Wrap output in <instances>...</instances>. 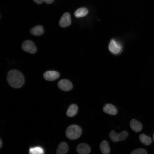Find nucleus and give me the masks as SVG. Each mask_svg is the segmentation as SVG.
Returning a JSON list of instances; mask_svg holds the SVG:
<instances>
[{
    "mask_svg": "<svg viewBox=\"0 0 154 154\" xmlns=\"http://www.w3.org/2000/svg\"><path fill=\"white\" fill-rule=\"evenodd\" d=\"M76 150L79 154H88L90 152L91 148L88 144L82 143L77 146Z\"/></svg>",
    "mask_w": 154,
    "mask_h": 154,
    "instance_id": "10",
    "label": "nucleus"
},
{
    "mask_svg": "<svg viewBox=\"0 0 154 154\" xmlns=\"http://www.w3.org/2000/svg\"><path fill=\"white\" fill-rule=\"evenodd\" d=\"M78 107L75 104H71L68 107L66 112L67 116L69 117H72L75 116L77 113Z\"/></svg>",
    "mask_w": 154,
    "mask_h": 154,
    "instance_id": "13",
    "label": "nucleus"
},
{
    "mask_svg": "<svg viewBox=\"0 0 154 154\" xmlns=\"http://www.w3.org/2000/svg\"><path fill=\"white\" fill-rule=\"evenodd\" d=\"M44 31L43 27L38 25L33 27L30 31V33L36 36H39L42 35L44 33Z\"/></svg>",
    "mask_w": 154,
    "mask_h": 154,
    "instance_id": "14",
    "label": "nucleus"
},
{
    "mask_svg": "<svg viewBox=\"0 0 154 154\" xmlns=\"http://www.w3.org/2000/svg\"><path fill=\"white\" fill-rule=\"evenodd\" d=\"M103 112L110 115H116L117 113V110L116 107L110 104H105L103 108Z\"/></svg>",
    "mask_w": 154,
    "mask_h": 154,
    "instance_id": "9",
    "label": "nucleus"
},
{
    "mask_svg": "<svg viewBox=\"0 0 154 154\" xmlns=\"http://www.w3.org/2000/svg\"><path fill=\"white\" fill-rule=\"evenodd\" d=\"M33 1L35 3L38 4H42L43 1V0H33Z\"/></svg>",
    "mask_w": 154,
    "mask_h": 154,
    "instance_id": "20",
    "label": "nucleus"
},
{
    "mask_svg": "<svg viewBox=\"0 0 154 154\" xmlns=\"http://www.w3.org/2000/svg\"><path fill=\"white\" fill-rule=\"evenodd\" d=\"M131 154H147V153L145 149L142 148H139L132 151Z\"/></svg>",
    "mask_w": 154,
    "mask_h": 154,
    "instance_id": "19",
    "label": "nucleus"
},
{
    "mask_svg": "<svg viewBox=\"0 0 154 154\" xmlns=\"http://www.w3.org/2000/svg\"><path fill=\"white\" fill-rule=\"evenodd\" d=\"M60 76L59 73L54 71H49L45 72L43 75L44 78L48 81H53L58 79Z\"/></svg>",
    "mask_w": 154,
    "mask_h": 154,
    "instance_id": "8",
    "label": "nucleus"
},
{
    "mask_svg": "<svg viewBox=\"0 0 154 154\" xmlns=\"http://www.w3.org/2000/svg\"><path fill=\"white\" fill-rule=\"evenodd\" d=\"M153 141L154 142V133L153 135Z\"/></svg>",
    "mask_w": 154,
    "mask_h": 154,
    "instance_id": "23",
    "label": "nucleus"
},
{
    "mask_svg": "<svg viewBox=\"0 0 154 154\" xmlns=\"http://www.w3.org/2000/svg\"><path fill=\"white\" fill-rule=\"evenodd\" d=\"M2 145V142L1 139H0V148H1Z\"/></svg>",
    "mask_w": 154,
    "mask_h": 154,
    "instance_id": "22",
    "label": "nucleus"
},
{
    "mask_svg": "<svg viewBox=\"0 0 154 154\" xmlns=\"http://www.w3.org/2000/svg\"><path fill=\"white\" fill-rule=\"evenodd\" d=\"M68 150L67 144L65 142L60 143L58 145L56 151V154H66Z\"/></svg>",
    "mask_w": 154,
    "mask_h": 154,
    "instance_id": "12",
    "label": "nucleus"
},
{
    "mask_svg": "<svg viewBox=\"0 0 154 154\" xmlns=\"http://www.w3.org/2000/svg\"><path fill=\"white\" fill-rule=\"evenodd\" d=\"M7 80L11 86L16 88L21 87L25 82V79L23 74L16 70H12L8 72Z\"/></svg>",
    "mask_w": 154,
    "mask_h": 154,
    "instance_id": "1",
    "label": "nucleus"
},
{
    "mask_svg": "<svg viewBox=\"0 0 154 154\" xmlns=\"http://www.w3.org/2000/svg\"><path fill=\"white\" fill-rule=\"evenodd\" d=\"M54 0H43V1L45 3L47 4H50L52 3Z\"/></svg>",
    "mask_w": 154,
    "mask_h": 154,
    "instance_id": "21",
    "label": "nucleus"
},
{
    "mask_svg": "<svg viewBox=\"0 0 154 154\" xmlns=\"http://www.w3.org/2000/svg\"><path fill=\"white\" fill-rule=\"evenodd\" d=\"M29 153L30 154H44V151L41 147L37 146L30 148Z\"/></svg>",
    "mask_w": 154,
    "mask_h": 154,
    "instance_id": "18",
    "label": "nucleus"
},
{
    "mask_svg": "<svg viewBox=\"0 0 154 154\" xmlns=\"http://www.w3.org/2000/svg\"><path fill=\"white\" fill-rule=\"evenodd\" d=\"M128 136V133L125 131H123L120 133H117L114 130H112L109 134L110 138L112 141L114 142L124 141L127 138Z\"/></svg>",
    "mask_w": 154,
    "mask_h": 154,
    "instance_id": "3",
    "label": "nucleus"
},
{
    "mask_svg": "<svg viewBox=\"0 0 154 154\" xmlns=\"http://www.w3.org/2000/svg\"><path fill=\"white\" fill-rule=\"evenodd\" d=\"M22 48L24 51L31 54H34L37 51V48L34 43L30 40L24 41L22 44Z\"/></svg>",
    "mask_w": 154,
    "mask_h": 154,
    "instance_id": "4",
    "label": "nucleus"
},
{
    "mask_svg": "<svg viewBox=\"0 0 154 154\" xmlns=\"http://www.w3.org/2000/svg\"><path fill=\"white\" fill-rule=\"evenodd\" d=\"M130 126L131 129L135 132L140 131L143 127L141 123L135 119H132L130 120Z\"/></svg>",
    "mask_w": 154,
    "mask_h": 154,
    "instance_id": "11",
    "label": "nucleus"
},
{
    "mask_svg": "<svg viewBox=\"0 0 154 154\" xmlns=\"http://www.w3.org/2000/svg\"><path fill=\"white\" fill-rule=\"evenodd\" d=\"M71 22L70 14L68 12H66L62 16L60 20L59 24L61 27H65L69 26Z\"/></svg>",
    "mask_w": 154,
    "mask_h": 154,
    "instance_id": "6",
    "label": "nucleus"
},
{
    "mask_svg": "<svg viewBox=\"0 0 154 154\" xmlns=\"http://www.w3.org/2000/svg\"><path fill=\"white\" fill-rule=\"evenodd\" d=\"M58 86L60 89L64 91H70L73 88L72 82L67 79L60 80L58 83Z\"/></svg>",
    "mask_w": 154,
    "mask_h": 154,
    "instance_id": "5",
    "label": "nucleus"
},
{
    "mask_svg": "<svg viewBox=\"0 0 154 154\" xmlns=\"http://www.w3.org/2000/svg\"><path fill=\"white\" fill-rule=\"evenodd\" d=\"M121 45L117 42L114 40L112 39L110 43L109 49L112 53L116 54L122 50Z\"/></svg>",
    "mask_w": 154,
    "mask_h": 154,
    "instance_id": "7",
    "label": "nucleus"
},
{
    "mask_svg": "<svg viewBox=\"0 0 154 154\" xmlns=\"http://www.w3.org/2000/svg\"><path fill=\"white\" fill-rule=\"evenodd\" d=\"M139 139L140 142L145 145H150L152 142L151 138L144 134H141L139 136Z\"/></svg>",
    "mask_w": 154,
    "mask_h": 154,
    "instance_id": "16",
    "label": "nucleus"
},
{
    "mask_svg": "<svg viewBox=\"0 0 154 154\" xmlns=\"http://www.w3.org/2000/svg\"><path fill=\"white\" fill-rule=\"evenodd\" d=\"M82 133V129L78 125H72L68 126L66 131V137L72 140L76 139L80 137Z\"/></svg>",
    "mask_w": 154,
    "mask_h": 154,
    "instance_id": "2",
    "label": "nucleus"
},
{
    "mask_svg": "<svg viewBox=\"0 0 154 154\" xmlns=\"http://www.w3.org/2000/svg\"><path fill=\"white\" fill-rule=\"evenodd\" d=\"M88 12V10L86 8H80L76 11L74 13V15L77 18L83 17L87 15Z\"/></svg>",
    "mask_w": 154,
    "mask_h": 154,
    "instance_id": "17",
    "label": "nucleus"
},
{
    "mask_svg": "<svg viewBox=\"0 0 154 154\" xmlns=\"http://www.w3.org/2000/svg\"><path fill=\"white\" fill-rule=\"evenodd\" d=\"M100 151L103 154H109L110 149L108 142L106 140L103 141L100 145Z\"/></svg>",
    "mask_w": 154,
    "mask_h": 154,
    "instance_id": "15",
    "label": "nucleus"
}]
</instances>
